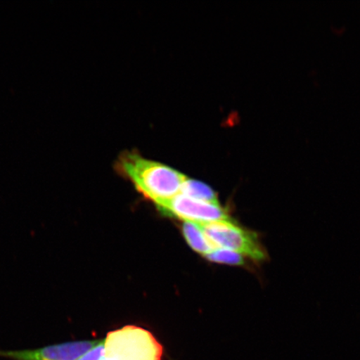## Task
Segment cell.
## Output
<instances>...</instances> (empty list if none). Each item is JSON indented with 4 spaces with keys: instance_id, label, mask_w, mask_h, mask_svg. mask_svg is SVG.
Masks as SVG:
<instances>
[{
    "instance_id": "cell-1",
    "label": "cell",
    "mask_w": 360,
    "mask_h": 360,
    "mask_svg": "<svg viewBox=\"0 0 360 360\" xmlns=\"http://www.w3.org/2000/svg\"><path fill=\"white\" fill-rule=\"evenodd\" d=\"M115 169L157 207L181 193L188 177L169 166L150 160L135 150H126L115 161Z\"/></svg>"
},
{
    "instance_id": "cell-2",
    "label": "cell",
    "mask_w": 360,
    "mask_h": 360,
    "mask_svg": "<svg viewBox=\"0 0 360 360\" xmlns=\"http://www.w3.org/2000/svg\"><path fill=\"white\" fill-rule=\"evenodd\" d=\"M197 224L214 250L236 252L256 264L269 259L268 251L258 233L238 226L235 221Z\"/></svg>"
},
{
    "instance_id": "cell-3",
    "label": "cell",
    "mask_w": 360,
    "mask_h": 360,
    "mask_svg": "<svg viewBox=\"0 0 360 360\" xmlns=\"http://www.w3.org/2000/svg\"><path fill=\"white\" fill-rule=\"evenodd\" d=\"M163 347L146 328L129 326L111 331L105 340V356L112 360H161Z\"/></svg>"
},
{
    "instance_id": "cell-4",
    "label": "cell",
    "mask_w": 360,
    "mask_h": 360,
    "mask_svg": "<svg viewBox=\"0 0 360 360\" xmlns=\"http://www.w3.org/2000/svg\"><path fill=\"white\" fill-rule=\"evenodd\" d=\"M162 213L195 224L231 222L233 220L220 205L210 204L179 193L158 207Z\"/></svg>"
},
{
    "instance_id": "cell-5",
    "label": "cell",
    "mask_w": 360,
    "mask_h": 360,
    "mask_svg": "<svg viewBox=\"0 0 360 360\" xmlns=\"http://www.w3.org/2000/svg\"><path fill=\"white\" fill-rule=\"evenodd\" d=\"M100 341L67 342L35 349L0 351V356L13 360H77Z\"/></svg>"
},
{
    "instance_id": "cell-6",
    "label": "cell",
    "mask_w": 360,
    "mask_h": 360,
    "mask_svg": "<svg viewBox=\"0 0 360 360\" xmlns=\"http://www.w3.org/2000/svg\"><path fill=\"white\" fill-rule=\"evenodd\" d=\"M182 232L188 245L197 253L206 256L214 250L197 224L184 222L182 224Z\"/></svg>"
},
{
    "instance_id": "cell-7",
    "label": "cell",
    "mask_w": 360,
    "mask_h": 360,
    "mask_svg": "<svg viewBox=\"0 0 360 360\" xmlns=\"http://www.w3.org/2000/svg\"><path fill=\"white\" fill-rule=\"evenodd\" d=\"M182 195L197 200L219 205L216 193L207 184L187 178L182 187Z\"/></svg>"
},
{
    "instance_id": "cell-8",
    "label": "cell",
    "mask_w": 360,
    "mask_h": 360,
    "mask_svg": "<svg viewBox=\"0 0 360 360\" xmlns=\"http://www.w3.org/2000/svg\"><path fill=\"white\" fill-rule=\"evenodd\" d=\"M211 262L229 265H245V256L231 250L217 249L205 256Z\"/></svg>"
},
{
    "instance_id": "cell-9",
    "label": "cell",
    "mask_w": 360,
    "mask_h": 360,
    "mask_svg": "<svg viewBox=\"0 0 360 360\" xmlns=\"http://www.w3.org/2000/svg\"><path fill=\"white\" fill-rule=\"evenodd\" d=\"M103 355H105V340H101L100 343L77 360H102Z\"/></svg>"
},
{
    "instance_id": "cell-10",
    "label": "cell",
    "mask_w": 360,
    "mask_h": 360,
    "mask_svg": "<svg viewBox=\"0 0 360 360\" xmlns=\"http://www.w3.org/2000/svg\"><path fill=\"white\" fill-rule=\"evenodd\" d=\"M102 360H112V359H111L110 358H108V357L105 356V355H103V358L102 359Z\"/></svg>"
}]
</instances>
